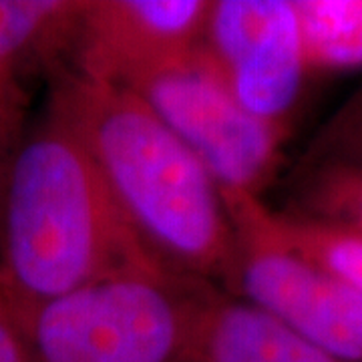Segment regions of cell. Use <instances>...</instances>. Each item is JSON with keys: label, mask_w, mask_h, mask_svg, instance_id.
<instances>
[{"label": "cell", "mask_w": 362, "mask_h": 362, "mask_svg": "<svg viewBox=\"0 0 362 362\" xmlns=\"http://www.w3.org/2000/svg\"><path fill=\"white\" fill-rule=\"evenodd\" d=\"M308 75L362 71V0H292Z\"/></svg>", "instance_id": "obj_10"}, {"label": "cell", "mask_w": 362, "mask_h": 362, "mask_svg": "<svg viewBox=\"0 0 362 362\" xmlns=\"http://www.w3.org/2000/svg\"><path fill=\"white\" fill-rule=\"evenodd\" d=\"M318 163L362 168V87L318 129L296 165Z\"/></svg>", "instance_id": "obj_13"}, {"label": "cell", "mask_w": 362, "mask_h": 362, "mask_svg": "<svg viewBox=\"0 0 362 362\" xmlns=\"http://www.w3.org/2000/svg\"><path fill=\"white\" fill-rule=\"evenodd\" d=\"M185 362H346L294 330L209 286L195 314Z\"/></svg>", "instance_id": "obj_8"}, {"label": "cell", "mask_w": 362, "mask_h": 362, "mask_svg": "<svg viewBox=\"0 0 362 362\" xmlns=\"http://www.w3.org/2000/svg\"><path fill=\"white\" fill-rule=\"evenodd\" d=\"M0 362H30L21 324L0 292Z\"/></svg>", "instance_id": "obj_15"}, {"label": "cell", "mask_w": 362, "mask_h": 362, "mask_svg": "<svg viewBox=\"0 0 362 362\" xmlns=\"http://www.w3.org/2000/svg\"><path fill=\"white\" fill-rule=\"evenodd\" d=\"M233 226V264L223 288L298 337L346 362H362V296L268 230L264 202L221 192Z\"/></svg>", "instance_id": "obj_5"}, {"label": "cell", "mask_w": 362, "mask_h": 362, "mask_svg": "<svg viewBox=\"0 0 362 362\" xmlns=\"http://www.w3.org/2000/svg\"><path fill=\"white\" fill-rule=\"evenodd\" d=\"M54 75L47 109L87 149L145 247L163 268L223 290L233 226L204 163L131 90L65 69Z\"/></svg>", "instance_id": "obj_1"}, {"label": "cell", "mask_w": 362, "mask_h": 362, "mask_svg": "<svg viewBox=\"0 0 362 362\" xmlns=\"http://www.w3.org/2000/svg\"><path fill=\"white\" fill-rule=\"evenodd\" d=\"M23 111H25L23 90L0 89V181L14 145L23 135Z\"/></svg>", "instance_id": "obj_14"}, {"label": "cell", "mask_w": 362, "mask_h": 362, "mask_svg": "<svg viewBox=\"0 0 362 362\" xmlns=\"http://www.w3.org/2000/svg\"><path fill=\"white\" fill-rule=\"evenodd\" d=\"M209 282L165 268L83 286L23 316L30 362H185Z\"/></svg>", "instance_id": "obj_3"}, {"label": "cell", "mask_w": 362, "mask_h": 362, "mask_svg": "<svg viewBox=\"0 0 362 362\" xmlns=\"http://www.w3.org/2000/svg\"><path fill=\"white\" fill-rule=\"evenodd\" d=\"M264 221L280 242L334 274L362 296V238L264 206Z\"/></svg>", "instance_id": "obj_12"}, {"label": "cell", "mask_w": 362, "mask_h": 362, "mask_svg": "<svg viewBox=\"0 0 362 362\" xmlns=\"http://www.w3.org/2000/svg\"><path fill=\"white\" fill-rule=\"evenodd\" d=\"M282 211L362 238V168L294 165Z\"/></svg>", "instance_id": "obj_11"}, {"label": "cell", "mask_w": 362, "mask_h": 362, "mask_svg": "<svg viewBox=\"0 0 362 362\" xmlns=\"http://www.w3.org/2000/svg\"><path fill=\"white\" fill-rule=\"evenodd\" d=\"M199 47L250 115L290 129L308 77L292 0L209 2Z\"/></svg>", "instance_id": "obj_6"}, {"label": "cell", "mask_w": 362, "mask_h": 362, "mask_svg": "<svg viewBox=\"0 0 362 362\" xmlns=\"http://www.w3.org/2000/svg\"><path fill=\"white\" fill-rule=\"evenodd\" d=\"M83 0H0V89L23 90L28 69L61 71Z\"/></svg>", "instance_id": "obj_9"}, {"label": "cell", "mask_w": 362, "mask_h": 362, "mask_svg": "<svg viewBox=\"0 0 362 362\" xmlns=\"http://www.w3.org/2000/svg\"><path fill=\"white\" fill-rule=\"evenodd\" d=\"M207 0H85L69 59L73 73L123 87L202 45Z\"/></svg>", "instance_id": "obj_7"}, {"label": "cell", "mask_w": 362, "mask_h": 362, "mask_svg": "<svg viewBox=\"0 0 362 362\" xmlns=\"http://www.w3.org/2000/svg\"><path fill=\"white\" fill-rule=\"evenodd\" d=\"M153 268L163 266L87 149L47 109L18 137L0 181V292L16 320L83 286Z\"/></svg>", "instance_id": "obj_2"}, {"label": "cell", "mask_w": 362, "mask_h": 362, "mask_svg": "<svg viewBox=\"0 0 362 362\" xmlns=\"http://www.w3.org/2000/svg\"><path fill=\"white\" fill-rule=\"evenodd\" d=\"M137 95L185 143L221 192L254 195L276 180L290 129L250 115L202 47L131 78Z\"/></svg>", "instance_id": "obj_4"}]
</instances>
